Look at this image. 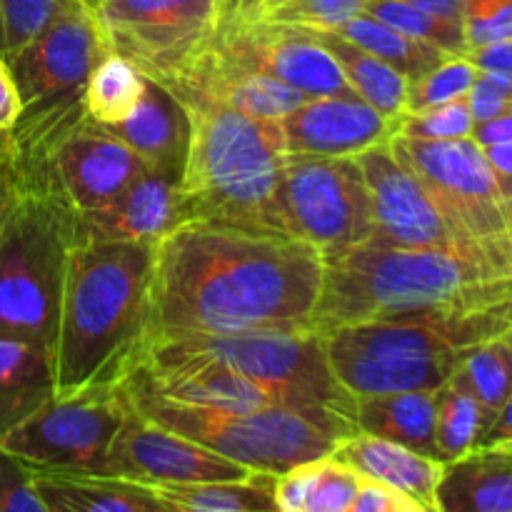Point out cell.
Wrapping results in <instances>:
<instances>
[{
  "mask_svg": "<svg viewBox=\"0 0 512 512\" xmlns=\"http://www.w3.org/2000/svg\"><path fill=\"white\" fill-rule=\"evenodd\" d=\"M498 450H508V453L512 455V445H508V448H498Z\"/></svg>",
  "mask_w": 512,
  "mask_h": 512,
  "instance_id": "91938a15",
  "label": "cell"
},
{
  "mask_svg": "<svg viewBox=\"0 0 512 512\" xmlns=\"http://www.w3.org/2000/svg\"><path fill=\"white\" fill-rule=\"evenodd\" d=\"M0 165H3V163H0Z\"/></svg>",
  "mask_w": 512,
  "mask_h": 512,
  "instance_id": "94428289",
  "label": "cell"
},
{
  "mask_svg": "<svg viewBox=\"0 0 512 512\" xmlns=\"http://www.w3.org/2000/svg\"><path fill=\"white\" fill-rule=\"evenodd\" d=\"M15 200L0 230V335L53 355L70 253L83 240L80 213L48 160L10 158Z\"/></svg>",
  "mask_w": 512,
  "mask_h": 512,
  "instance_id": "5b68a950",
  "label": "cell"
},
{
  "mask_svg": "<svg viewBox=\"0 0 512 512\" xmlns=\"http://www.w3.org/2000/svg\"><path fill=\"white\" fill-rule=\"evenodd\" d=\"M0 512H50L28 465L0 448Z\"/></svg>",
  "mask_w": 512,
  "mask_h": 512,
  "instance_id": "f35d334b",
  "label": "cell"
},
{
  "mask_svg": "<svg viewBox=\"0 0 512 512\" xmlns=\"http://www.w3.org/2000/svg\"><path fill=\"white\" fill-rule=\"evenodd\" d=\"M0 55H3V28H0Z\"/></svg>",
  "mask_w": 512,
  "mask_h": 512,
  "instance_id": "11a10c76",
  "label": "cell"
},
{
  "mask_svg": "<svg viewBox=\"0 0 512 512\" xmlns=\"http://www.w3.org/2000/svg\"><path fill=\"white\" fill-rule=\"evenodd\" d=\"M425 508L415 503L408 495L398 493V490L380 485L375 480H365L360 485V493L355 498L350 512H423Z\"/></svg>",
  "mask_w": 512,
  "mask_h": 512,
  "instance_id": "ab89813d",
  "label": "cell"
},
{
  "mask_svg": "<svg viewBox=\"0 0 512 512\" xmlns=\"http://www.w3.org/2000/svg\"><path fill=\"white\" fill-rule=\"evenodd\" d=\"M145 78L133 63L108 53L90 73L83 95L85 123L113 125L133 113L143 95Z\"/></svg>",
  "mask_w": 512,
  "mask_h": 512,
  "instance_id": "1f68e13d",
  "label": "cell"
},
{
  "mask_svg": "<svg viewBox=\"0 0 512 512\" xmlns=\"http://www.w3.org/2000/svg\"><path fill=\"white\" fill-rule=\"evenodd\" d=\"M105 475L140 485H195L248 480L253 470L143 418L130 405L110 443Z\"/></svg>",
  "mask_w": 512,
  "mask_h": 512,
  "instance_id": "9a60e30c",
  "label": "cell"
},
{
  "mask_svg": "<svg viewBox=\"0 0 512 512\" xmlns=\"http://www.w3.org/2000/svg\"><path fill=\"white\" fill-rule=\"evenodd\" d=\"M508 3H512V0H463L465 20L485 18V15H490L493 10L503 8V5H508Z\"/></svg>",
  "mask_w": 512,
  "mask_h": 512,
  "instance_id": "f907efd6",
  "label": "cell"
},
{
  "mask_svg": "<svg viewBox=\"0 0 512 512\" xmlns=\"http://www.w3.org/2000/svg\"><path fill=\"white\" fill-rule=\"evenodd\" d=\"M405 3L415 5L418 10H425L438 18L455 20V23H465V8L463 0H405Z\"/></svg>",
  "mask_w": 512,
  "mask_h": 512,
  "instance_id": "c3c4849f",
  "label": "cell"
},
{
  "mask_svg": "<svg viewBox=\"0 0 512 512\" xmlns=\"http://www.w3.org/2000/svg\"><path fill=\"white\" fill-rule=\"evenodd\" d=\"M40 158L48 160L55 180L78 213L113 203L145 170L143 160L128 145L85 120Z\"/></svg>",
  "mask_w": 512,
  "mask_h": 512,
  "instance_id": "ac0fdd59",
  "label": "cell"
},
{
  "mask_svg": "<svg viewBox=\"0 0 512 512\" xmlns=\"http://www.w3.org/2000/svg\"><path fill=\"white\" fill-rule=\"evenodd\" d=\"M288 155L358 158L398 135V118L383 115L360 98H308L280 120Z\"/></svg>",
  "mask_w": 512,
  "mask_h": 512,
  "instance_id": "e0dca14e",
  "label": "cell"
},
{
  "mask_svg": "<svg viewBox=\"0 0 512 512\" xmlns=\"http://www.w3.org/2000/svg\"><path fill=\"white\" fill-rule=\"evenodd\" d=\"M180 358L225 365L273 390L290 408L335 413L353 423L355 398L335 380L325 338L313 330H245L148 340L140 350L138 365L145 360Z\"/></svg>",
  "mask_w": 512,
  "mask_h": 512,
  "instance_id": "9c48e42d",
  "label": "cell"
},
{
  "mask_svg": "<svg viewBox=\"0 0 512 512\" xmlns=\"http://www.w3.org/2000/svg\"><path fill=\"white\" fill-rule=\"evenodd\" d=\"M333 33L343 35L345 40L355 43L358 48L368 50L375 58L393 65V68L400 70L410 83L423 78V75L430 73L435 65H440L445 58H450V53H445V50L423 43V40L408 38V35L398 33V30L390 28L383 20L373 18V15L368 13H360L355 15V18L345 20L338 28H333Z\"/></svg>",
  "mask_w": 512,
  "mask_h": 512,
  "instance_id": "f546056e",
  "label": "cell"
},
{
  "mask_svg": "<svg viewBox=\"0 0 512 512\" xmlns=\"http://www.w3.org/2000/svg\"><path fill=\"white\" fill-rule=\"evenodd\" d=\"M512 328V303L435 320H370L325 333L335 380L353 398L438 393L478 345Z\"/></svg>",
  "mask_w": 512,
  "mask_h": 512,
  "instance_id": "8992f818",
  "label": "cell"
},
{
  "mask_svg": "<svg viewBox=\"0 0 512 512\" xmlns=\"http://www.w3.org/2000/svg\"><path fill=\"white\" fill-rule=\"evenodd\" d=\"M280 210L288 235L308 240L320 253L355 248L375 235L373 203L358 158L288 155Z\"/></svg>",
  "mask_w": 512,
  "mask_h": 512,
  "instance_id": "7c38bea8",
  "label": "cell"
},
{
  "mask_svg": "<svg viewBox=\"0 0 512 512\" xmlns=\"http://www.w3.org/2000/svg\"><path fill=\"white\" fill-rule=\"evenodd\" d=\"M508 445H512V395L508 398V403L500 408V413L495 415V420L485 430V435L480 438L475 450H498L508 448Z\"/></svg>",
  "mask_w": 512,
  "mask_h": 512,
  "instance_id": "ee69618b",
  "label": "cell"
},
{
  "mask_svg": "<svg viewBox=\"0 0 512 512\" xmlns=\"http://www.w3.org/2000/svg\"><path fill=\"white\" fill-rule=\"evenodd\" d=\"M90 13L108 53L163 83L213 45L223 0H100Z\"/></svg>",
  "mask_w": 512,
  "mask_h": 512,
  "instance_id": "8fae6325",
  "label": "cell"
},
{
  "mask_svg": "<svg viewBox=\"0 0 512 512\" xmlns=\"http://www.w3.org/2000/svg\"><path fill=\"white\" fill-rule=\"evenodd\" d=\"M440 512H512V455L473 450L445 463L435 493Z\"/></svg>",
  "mask_w": 512,
  "mask_h": 512,
  "instance_id": "603a6c76",
  "label": "cell"
},
{
  "mask_svg": "<svg viewBox=\"0 0 512 512\" xmlns=\"http://www.w3.org/2000/svg\"><path fill=\"white\" fill-rule=\"evenodd\" d=\"M463 25H465V45H468V50L512 40V3L493 10V13L485 15V18L465 20Z\"/></svg>",
  "mask_w": 512,
  "mask_h": 512,
  "instance_id": "60d3db41",
  "label": "cell"
},
{
  "mask_svg": "<svg viewBox=\"0 0 512 512\" xmlns=\"http://www.w3.org/2000/svg\"><path fill=\"white\" fill-rule=\"evenodd\" d=\"M130 413L123 383L55 395L0 438V448L35 473L105 475L110 443Z\"/></svg>",
  "mask_w": 512,
  "mask_h": 512,
  "instance_id": "30bf717a",
  "label": "cell"
},
{
  "mask_svg": "<svg viewBox=\"0 0 512 512\" xmlns=\"http://www.w3.org/2000/svg\"><path fill=\"white\" fill-rule=\"evenodd\" d=\"M475 120L468 98L435 105L420 113L398 115V135L415 140H463L473 135Z\"/></svg>",
  "mask_w": 512,
  "mask_h": 512,
  "instance_id": "d590c367",
  "label": "cell"
},
{
  "mask_svg": "<svg viewBox=\"0 0 512 512\" xmlns=\"http://www.w3.org/2000/svg\"><path fill=\"white\" fill-rule=\"evenodd\" d=\"M363 478L333 455L275 475V503L280 512H348Z\"/></svg>",
  "mask_w": 512,
  "mask_h": 512,
  "instance_id": "4316f807",
  "label": "cell"
},
{
  "mask_svg": "<svg viewBox=\"0 0 512 512\" xmlns=\"http://www.w3.org/2000/svg\"><path fill=\"white\" fill-rule=\"evenodd\" d=\"M153 243L80 240L65 270L53 345L55 395L128 378L148 330Z\"/></svg>",
  "mask_w": 512,
  "mask_h": 512,
  "instance_id": "3957f363",
  "label": "cell"
},
{
  "mask_svg": "<svg viewBox=\"0 0 512 512\" xmlns=\"http://www.w3.org/2000/svg\"><path fill=\"white\" fill-rule=\"evenodd\" d=\"M423 512H440V510L438 508H425Z\"/></svg>",
  "mask_w": 512,
  "mask_h": 512,
  "instance_id": "680465c9",
  "label": "cell"
},
{
  "mask_svg": "<svg viewBox=\"0 0 512 512\" xmlns=\"http://www.w3.org/2000/svg\"><path fill=\"white\" fill-rule=\"evenodd\" d=\"M435 408H438L435 443H438L443 463H453V460L473 453L485 430L493 423L458 373L435 393Z\"/></svg>",
  "mask_w": 512,
  "mask_h": 512,
  "instance_id": "4dcf8cb0",
  "label": "cell"
},
{
  "mask_svg": "<svg viewBox=\"0 0 512 512\" xmlns=\"http://www.w3.org/2000/svg\"><path fill=\"white\" fill-rule=\"evenodd\" d=\"M173 512H280L275 475L253 473L248 480L195 485H148Z\"/></svg>",
  "mask_w": 512,
  "mask_h": 512,
  "instance_id": "f1b7e54d",
  "label": "cell"
},
{
  "mask_svg": "<svg viewBox=\"0 0 512 512\" xmlns=\"http://www.w3.org/2000/svg\"><path fill=\"white\" fill-rule=\"evenodd\" d=\"M390 148L425 185L443 218L470 243L512 233V213L483 148L473 138L415 140L395 135Z\"/></svg>",
  "mask_w": 512,
  "mask_h": 512,
  "instance_id": "4fadbf2b",
  "label": "cell"
},
{
  "mask_svg": "<svg viewBox=\"0 0 512 512\" xmlns=\"http://www.w3.org/2000/svg\"><path fill=\"white\" fill-rule=\"evenodd\" d=\"M225 58L278 78L305 98H358L333 55L305 28L268 20H228L213 40Z\"/></svg>",
  "mask_w": 512,
  "mask_h": 512,
  "instance_id": "5bb4252c",
  "label": "cell"
},
{
  "mask_svg": "<svg viewBox=\"0 0 512 512\" xmlns=\"http://www.w3.org/2000/svg\"><path fill=\"white\" fill-rule=\"evenodd\" d=\"M305 30L333 55L335 63L343 70L345 80H348L350 88L355 90L360 100H365V103L373 105L383 115H390V118H398V115L405 113L410 80L400 70H395L385 60L375 58L368 50L358 48L355 43L345 40L343 35L333 33V30Z\"/></svg>",
  "mask_w": 512,
  "mask_h": 512,
  "instance_id": "83f0119b",
  "label": "cell"
},
{
  "mask_svg": "<svg viewBox=\"0 0 512 512\" xmlns=\"http://www.w3.org/2000/svg\"><path fill=\"white\" fill-rule=\"evenodd\" d=\"M233 5H235V0H230V5H228V10H225V15H223V20H225V18H228V13H230V10H233Z\"/></svg>",
  "mask_w": 512,
  "mask_h": 512,
  "instance_id": "db71d44e",
  "label": "cell"
},
{
  "mask_svg": "<svg viewBox=\"0 0 512 512\" xmlns=\"http://www.w3.org/2000/svg\"><path fill=\"white\" fill-rule=\"evenodd\" d=\"M283 3H288V0H235L233 10L223 23H228V20H260Z\"/></svg>",
  "mask_w": 512,
  "mask_h": 512,
  "instance_id": "7dc6e473",
  "label": "cell"
},
{
  "mask_svg": "<svg viewBox=\"0 0 512 512\" xmlns=\"http://www.w3.org/2000/svg\"><path fill=\"white\" fill-rule=\"evenodd\" d=\"M323 270V253L295 235L178 225L155 243L145 343L245 330H310Z\"/></svg>",
  "mask_w": 512,
  "mask_h": 512,
  "instance_id": "6da1fadb",
  "label": "cell"
},
{
  "mask_svg": "<svg viewBox=\"0 0 512 512\" xmlns=\"http://www.w3.org/2000/svg\"><path fill=\"white\" fill-rule=\"evenodd\" d=\"M368 3L370 0H288L260 20L295 25V28L333 30L345 20L365 13Z\"/></svg>",
  "mask_w": 512,
  "mask_h": 512,
  "instance_id": "74e56055",
  "label": "cell"
},
{
  "mask_svg": "<svg viewBox=\"0 0 512 512\" xmlns=\"http://www.w3.org/2000/svg\"><path fill=\"white\" fill-rule=\"evenodd\" d=\"M505 338H508V340H510V343H512V328L508 330V333H505Z\"/></svg>",
  "mask_w": 512,
  "mask_h": 512,
  "instance_id": "6f0895ef",
  "label": "cell"
},
{
  "mask_svg": "<svg viewBox=\"0 0 512 512\" xmlns=\"http://www.w3.org/2000/svg\"><path fill=\"white\" fill-rule=\"evenodd\" d=\"M105 55L93 13L70 0L33 40L5 58L20 95L10 158H40L83 123L85 85Z\"/></svg>",
  "mask_w": 512,
  "mask_h": 512,
  "instance_id": "ba28073f",
  "label": "cell"
},
{
  "mask_svg": "<svg viewBox=\"0 0 512 512\" xmlns=\"http://www.w3.org/2000/svg\"><path fill=\"white\" fill-rule=\"evenodd\" d=\"M365 13L383 20L385 25L395 28L398 33L408 35V38L423 40V43L435 45V48L445 50L450 55L468 53L463 23L430 15L425 10H418L415 5L405 3V0H370Z\"/></svg>",
  "mask_w": 512,
  "mask_h": 512,
  "instance_id": "836d02e7",
  "label": "cell"
},
{
  "mask_svg": "<svg viewBox=\"0 0 512 512\" xmlns=\"http://www.w3.org/2000/svg\"><path fill=\"white\" fill-rule=\"evenodd\" d=\"M50 512H173L153 488L108 475L30 470Z\"/></svg>",
  "mask_w": 512,
  "mask_h": 512,
  "instance_id": "cb8c5ba5",
  "label": "cell"
},
{
  "mask_svg": "<svg viewBox=\"0 0 512 512\" xmlns=\"http://www.w3.org/2000/svg\"><path fill=\"white\" fill-rule=\"evenodd\" d=\"M373 203L375 235L368 243L388 248H450L468 245L430 198L413 170L398 160L390 143L358 155Z\"/></svg>",
  "mask_w": 512,
  "mask_h": 512,
  "instance_id": "2e32d148",
  "label": "cell"
},
{
  "mask_svg": "<svg viewBox=\"0 0 512 512\" xmlns=\"http://www.w3.org/2000/svg\"><path fill=\"white\" fill-rule=\"evenodd\" d=\"M190 143L180 175L183 223L285 233L280 210L285 150L280 120H258L223 105L180 100Z\"/></svg>",
  "mask_w": 512,
  "mask_h": 512,
  "instance_id": "277c9868",
  "label": "cell"
},
{
  "mask_svg": "<svg viewBox=\"0 0 512 512\" xmlns=\"http://www.w3.org/2000/svg\"><path fill=\"white\" fill-rule=\"evenodd\" d=\"M160 85L178 100L223 105L258 120H283L290 110L308 100L278 78L225 58L215 45L205 48L193 63Z\"/></svg>",
  "mask_w": 512,
  "mask_h": 512,
  "instance_id": "d6986e66",
  "label": "cell"
},
{
  "mask_svg": "<svg viewBox=\"0 0 512 512\" xmlns=\"http://www.w3.org/2000/svg\"><path fill=\"white\" fill-rule=\"evenodd\" d=\"M70 0H0L3 58L18 53Z\"/></svg>",
  "mask_w": 512,
  "mask_h": 512,
  "instance_id": "8d00e7d4",
  "label": "cell"
},
{
  "mask_svg": "<svg viewBox=\"0 0 512 512\" xmlns=\"http://www.w3.org/2000/svg\"><path fill=\"white\" fill-rule=\"evenodd\" d=\"M458 375L473 390L490 420L512 395V343L505 335L478 345L460 365Z\"/></svg>",
  "mask_w": 512,
  "mask_h": 512,
  "instance_id": "d6a6232c",
  "label": "cell"
},
{
  "mask_svg": "<svg viewBox=\"0 0 512 512\" xmlns=\"http://www.w3.org/2000/svg\"><path fill=\"white\" fill-rule=\"evenodd\" d=\"M318 335L370 320H435L512 303V233L450 248L363 243L323 253Z\"/></svg>",
  "mask_w": 512,
  "mask_h": 512,
  "instance_id": "7a4b0ae2",
  "label": "cell"
},
{
  "mask_svg": "<svg viewBox=\"0 0 512 512\" xmlns=\"http://www.w3.org/2000/svg\"><path fill=\"white\" fill-rule=\"evenodd\" d=\"M353 423L358 433L375 435V438L405 445L415 453L440 460L438 443H435V425H438L435 393H390L355 398Z\"/></svg>",
  "mask_w": 512,
  "mask_h": 512,
  "instance_id": "d4e9b609",
  "label": "cell"
},
{
  "mask_svg": "<svg viewBox=\"0 0 512 512\" xmlns=\"http://www.w3.org/2000/svg\"><path fill=\"white\" fill-rule=\"evenodd\" d=\"M55 398L53 355L28 340L0 335V438Z\"/></svg>",
  "mask_w": 512,
  "mask_h": 512,
  "instance_id": "484cf974",
  "label": "cell"
},
{
  "mask_svg": "<svg viewBox=\"0 0 512 512\" xmlns=\"http://www.w3.org/2000/svg\"><path fill=\"white\" fill-rule=\"evenodd\" d=\"M80 3H83V5H85V8H88V10H93V8H95V5H98V3H100V0H80Z\"/></svg>",
  "mask_w": 512,
  "mask_h": 512,
  "instance_id": "f5cc1de1",
  "label": "cell"
},
{
  "mask_svg": "<svg viewBox=\"0 0 512 512\" xmlns=\"http://www.w3.org/2000/svg\"><path fill=\"white\" fill-rule=\"evenodd\" d=\"M180 180L145 168L113 203L80 213V228L90 240L113 243H158L183 225Z\"/></svg>",
  "mask_w": 512,
  "mask_h": 512,
  "instance_id": "ffe728a7",
  "label": "cell"
},
{
  "mask_svg": "<svg viewBox=\"0 0 512 512\" xmlns=\"http://www.w3.org/2000/svg\"><path fill=\"white\" fill-rule=\"evenodd\" d=\"M470 138H473L480 148H488V145L498 143H512V113L483 120V123H475Z\"/></svg>",
  "mask_w": 512,
  "mask_h": 512,
  "instance_id": "f6af8a7d",
  "label": "cell"
},
{
  "mask_svg": "<svg viewBox=\"0 0 512 512\" xmlns=\"http://www.w3.org/2000/svg\"><path fill=\"white\" fill-rule=\"evenodd\" d=\"M465 58L483 73H508L512 75V40L505 43L483 45L465 53Z\"/></svg>",
  "mask_w": 512,
  "mask_h": 512,
  "instance_id": "b9f144b4",
  "label": "cell"
},
{
  "mask_svg": "<svg viewBox=\"0 0 512 512\" xmlns=\"http://www.w3.org/2000/svg\"><path fill=\"white\" fill-rule=\"evenodd\" d=\"M13 200H15V180H13V173H10L8 160H5V163L0 165V230H3L10 208H13Z\"/></svg>",
  "mask_w": 512,
  "mask_h": 512,
  "instance_id": "681fc988",
  "label": "cell"
},
{
  "mask_svg": "<svg viewBox=\"0 0 512 512\" xmlns=\"http://www.w3.org/2000/svg\"><path fill=\"white\" fill-rule=\"evenodd\" d=\"M130 405L143 418L245 465L253 473L283 475L303 463L330 458L343 440L358 433L343 415L270 405L260 410H215L160 398L125 385Z\"/></svg>",
  "mask_w": 512,
  "mask_h": 512,
  "instance_id": "52a82bcc",
  "label": "cell"
},
{
  "mask_svg": "<svg viewBox=\"0 0 512 512\" xmlns=\"http://www.w3.org/2000/svg\"><path fill=\"white\" fill-rule=\"evenodd\" d=\"M10 155H13V135L10 130L0 128V163L10 160Z\"/></svg>",
  "mask_w": 512,
  "mask_h": 512,
  "instance_id": "816d5d0a",
  "label": "cell"
},
{
  "mask_svg": "<svg viewBox=\"0 0 512 512\" xmlns=\"http://www.w3.org/2000/svg\"><path fill=\"white\" fill-rule=\"evenodd\" d=\"M475 93L490 95V98L512 100V75L508 73H483L480 70L478 80L473 85Z\"/></svg>",
  "mask_w": 512,
  "mask_h": 512,
  "instance_id": "bcb514c9",
  "label": "cell"
},
{
  "mask_svg": "<svg viewBox=\"0 0 512 512\" xmlns=\"http://www.w3.org/2000/svg\"><path fill=\"white\" fill-rule=\"evenodd\" d=\"M478 75L480 70L465 55H450L443 63L435 65L430 73H425L423 78L410 83L405 113H420V110L435 108V105L468 98Z\"/></svg>",
  "mask_w": 512,
  "mask_h": 512,
  "instance_id": "e575fe53",
  "label": "cell"
},
{
  "mask_svg": "<svg viewBox=\"0 0 512 512\" xmlns=\"http://www.w3.org/2000/svg\"><path fill=\"white\" fill-rule=\"evenodd\" d=\"M333 458L353 468L360 478L388 485L423 508H435V493L445 468L440 460L368 433L350 435L335 448Z\"/></svg>",
  "mask_w": 512,
  "mask_h": 512,
  "instance_id": "7402d4cb",
  "label": "cell"
},
{
  "mask_svg": "<svg viewBox=\"0 0 512 512\" xmlns=\"http://www.w3.org/2000/svg\"><path fill=\"white\" fill-rule=\"evenodd\" d=\"M20 118V95L15 88L13 73H10L8 60L0 55V128L13 130Z\"/></svg>",
  "mask_w": 512,
  "mask_h": 512,
  "instance_id": "7bdbcfd3",
  "label": "cell"
},
{
  "mask_svg": "<svg viewBox=\"0 0 512 512\" xmlns=\"http://www.w3.org/2000/svg\"><path fill=\"white\" fill-rule=\"evenodd\" d=\"M228 5H230V0H223V15H225V10H228Z\"/></svg>",
  "mask_w": 512,
  "mask_h": 512,
  "instance_id": "9f6ffc18",
  "label": "cell"
},
{
  "mask_svg": "<svg viewBox=\"0 0 512 512\" xmlns=\"http://www.w3.org/2000/svg\"><path fill=\"white\" fill-rule=\"evenodd\" d=\"M128 145L145 168L180 180L190 143V118L178 98L165 85L148 78L138 105L128 118L113 125H98Z\"/></svg>",
  "mask_w": 512,
  "mask_h": 512,
  "instance_id": "44dd1931",
  "label": "cell"
}]
</instances>
